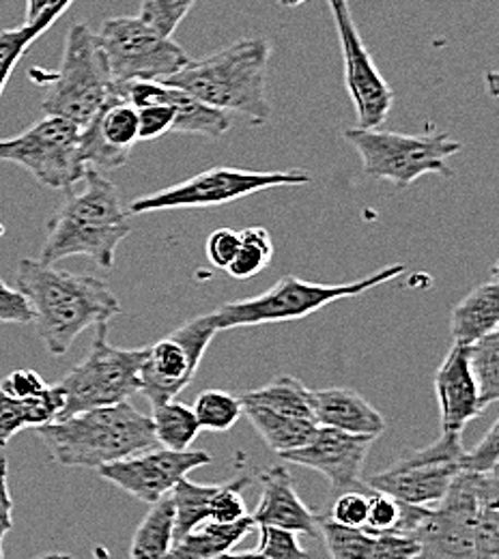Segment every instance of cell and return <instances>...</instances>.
<instances>
[{
  "mask_svg": "<svg viewBox=\"0 0 499 559\" xmlns=\"http://www.w3.org/2000/svg\"><path fill=\"white\" fill-rule=\"evenodd\" d=\"M15 284L33 310L44 347L57 357L72 349L88 328L108 325L121 314V304L104 280L61 272L37 259L17 263Z\"/></svg>",
  "mask_w": 499,
  "mask_h": 559,
  "instance_id": "cell-1",
  "label": "cell"
},
{
  "mask_svg": "<svg viewBox=\"0 0 499 559\" xmlns=\"http://www.w3.org/2000/svg\"><path fill=\"white\" fill-rule=\"evenodd\" d=\"M84 188L72 194L48 222L39 263L57 265L70 257H86L102 270H112L119 246L130 237V213L121 194L102 173L86 170Z\"/></svg>",
  "mask_w": 499,
  "mask_h": 559,
  "instance_id": "cell-2",
  "label": "cell"
},
{
  "mask_svg": "<svg viewBox=\"0 0 499 559\" xmlns=\"http://www.w3.org/2000/svg\"><path fill=\"white\" fill-rule=\"evenodd\" d=\"M270 57L272 46L268 39H239L205 59L190 61L166 84L186 91L215 110L241 115L250 123L263 126L272 117L268 99Z\"/></svg>",
  "mask_w": 499,
  "mask_h": 559,
  "instance_id": "cell-3",
  "label": "cell"
},
{
  "mask_svg": "<svg viewBox=\"0 0 499 559\" xmlns=\"http://www.w3.org/2000/svg\"><path fill=\"white\" fill-rule=\"evenodd\" d=\"M63 467L99 469L155 448L151 418L130 403L97 407L37 428Z\"/></svg>",
  "mask_w": 499,
  "mask_h": 559,
  "instance_id": "cell-4",
  "label": "cell"
},
{
  "mask_svg": "<svg viewBox=\"0 0 499 559\" xmlns=\"http://www.w3.org/2000/svg\"><path fill=\"white\" fill-rule=\"evenodd\" d=\"M403 274H405V265L399 263V265H388L366 278L345 282V284H319V282H308L297 276H285L265 293L248 299L228 301L215 308L210 314L214 319L217 334L237 330V328H257L268 323L299 321L323 310L334 301L357 297Z\"/></svg>",
  "mask_w": 499,
  "mask_h": 559,
  "instance_id": "cell-5",
  "label": "cell"
},
{
  "mask_svg": "<svg viewBox=\"0 0 499 559\" xmlns=\"http://www.w3.org/2000/svg\"><path fill=\"white\" fill-rule=\"evenodd\" d=\"M115 97L117 84L108 73L95 33L84 22H75L68 31L61 68L52 73L41 110L46 117L66 119L84 130Z\"/></svg>",
  "mask_w": 499,
  "mask_h": 559,
  "instance_id": "cell-6",
  "label": "cell"
},
{
  "mask_svg": "<svg viewBox=\"0 0 499 559\" xmlns=\"http://www.w3.org/2000/svg\"><path fill=\"white\" fill-rule=\"evenodd\" d=\"M345 140L361 159L364 175L375 181H390L399 190L412 188L425 175L452 177L450 157L461 151V142L443 132L437 134H399L385 130H345Z\"/></svg>",
  "mask_w": 499,
  "mask_h": 559,
  "instance_id": "cell-7",
  "label": "cell"
},
{
  "mask_svg": "<svg viewBox=\"0 0 499 559\" xmlns=\"http://www.w3.org/2000/svg\"><path fill=\"white\" fill-rule=\"evenodd\" d=\"M144 357L146 347H112L108 343V325H97L86 357L57 383L66 399L59 419L72 418L75 414L97 407L128 403L132 396L141 394Z\"/></svg>",
  "mask_w": 499,
  "mask_h": 559,
  "instance_id": "cell-8",
  "label": "cell"
},
{
  "mask_svg": "<svg viewBox=\"0 0 499 559\" xmlns=\"http://www.w3.org/2000/svg\"><path fill=\"white\" fill-rule=\"evenodd\" d=\"M306 183H310V175L304 170H246L233 166H215L177 186L134 199L128 213L144 215L155 211L219 207L272 188Z\"/></svg>",
  "mask_w": 499,
  "mask_h": 559,
  "instance_id": "cell-9",
  "label": "cell"
},
{
  "mask_svg": "<svg viewBox=\"0 0 499 559\" xmlns=\"http://www.w3.org/2000/svg\"><path fill=\"white\" fill-rule=\"evenodd\" d=\"M99 52L117 86L128 82H166L192 59L175 41L136 17H110L95 33Z\"/></svg>",
  "mask_w": 499,
  "mask_h": 559,
  "instance_id": "cell-10",
  "label": "cell"
},
{
  "mask_svg": "<svg viewBox=\"0 0 499 559\" xmlns=\"http://www.w3.org/2000/svg\"><path fill=\"white\" fill-rule=\"evenodd\" d=\"M80 128L59 117H44L13 139L0 140V159L28 170L50 190H70L86 175Z\"/></svg>",
  "mask_w": 499,
  "mask_h": 559,
  "instance_id": "cell-11",
  "label": "cell"
},
{
  "mask_svg": "<svg viewBox=\"0 0 499 559\" xmlns=\"http://www.w3.org/2000/svg\"><path fill=\"white\" fill-rule=\"evenodd\" d=\"M461 437L459 432H441L427 448L399 454L385 472L375 474L366 485L409 506H437L461 474Z\"/></svg>",
  "mask_w": 499,
  "mask_h": 559,
  "instance_id": "cell-12",
  "label": "cell"
},
{
  "mask_svg": "<svg viewBox=\"0 0 499 559\" xmlns=\"http://www.w3.org/2000/svg\"><path fill=\"white\" fill-rule=\"evenodd\" d=\"M489 476L461 472L443 499L425 510L409 534L420 547L414 559H476L474 525Z\"/></svg>",
  "mask_w": 499,
  "mask_h": 559,
  "instance_id": "cell-13",
  "label": "cell"
},
{
  "mask_svg": "<svg viewBox=\"0 0 499 559\" xmlns=\"http://www.w3.org/2000/svg\"><path fill=\"white\" fill-rule=\"evenodd\" d=\"M212 314H199L146 347L141 368V394L151 405L175 401L197 377V370L215 338Z\"/></svg>",
  "mask_w": 499,
  "mask_h": 559,
  "instance_id": "cell-14",
  "label": "cell"
},
{
  "mask_svg": "<svg viewBox=\"0 0 499 559\" xmlns=\"http://www.w3.org/2000/svg\"><path fill=\"white\" fill-rule=\"evenodd\" d=\"M328 2L341 41L347 93L356 106L357 128L379 130L388 121L394 106V91L381 71L377 70L372 55L361 41L349 0Z\"/></svg>",
  "mask_w": 499,
  "mask_h": 559,
  "instance_id": "cell-15",
  "label": "cell"
},
{
  "mask_svg": "<svg viewBox=\"0 0 499 559\" xmlns=\"http://www.w3.org/2000/svg\"><path fill=\"white\" fill-rule=\"evenodd\" d=\"M212 463V454L203 450H166L151 448L130 459L99 467V476L115 485L117 489L141 499L144 503H155L170 495L190 472Z\"/></svg>",
  "mask_w": 499,
  "mask_h": 559,
  "instance_id": "cell-16",
  "label": "cell"
},
{
  "mask_svg": "<svg viewBox=\"0 0 499 559\" xmlns=\"http://www.w3.org/2000/svg\"><path fill=\"white\" fill-rule=\"evenodd\" d=\"M372 443L375 437L319 426L304 448L286 452L283 459L293 465L319 472L332 489L347 492L361 485V469Z\"/></svg>",
  "mask_w": 499,
  "mask_h": 559,
  "instance_id": "cell-17",
  "label": "cell"
},
{
  "mask_svg": "<svg viewBox=\"0 0 499 559\" xmlns=\"http://www.w3.org/2000/svg\"><path fill=\"white\" fill-rule=\"evenodd\" d=\"M136 142H141L136 108L121 97L110 99L104 110L80 132L86 168L102 175L126 166Z\"/></svg>",
  "mask_w": 499,
  "mask_h": 559,
  "instance_id": "cell-18",
  "label": "cell"
},
{
  "mask_svg": "<svg viewBox=\"0 0 499 559\" xmlns=\"http://www.w3.org/2000/svg\"><path fill=\"white\" fill-rule=\"evenodd\" d=\"M435 394L439 403L441 432L463 435L472 419L480 418L485 407L478 399V388L470 372L467 347L452 345L435 374Z\"/></svg>",
  "mask_w": 499,
  "mask_h": 559,
  "instance_id": "cell-19",
  "label": "cell"
},
{
  "mask_svg": "<svg viewBox=\"0 0 499 559\" xmlns=\"http://www.w3.org/2000/svg\"><path fill=\"white\" fill-rule=\"evenodd\" d=\"M261 499L250 514L254 525L281 527L293 534L319 538L321 514L312 512L297 495L290 472L285 465L270 467L261 474Z\"/></svg>",
  "mask_w": 499,
  "mask_h": 559,
  "instance_id": "cell-20",
  "label": "cell"
},
{
  "mask_svg": "<svg viewBox=\"0 0 499 559\" xmlns=\"http://www.w3.org/2000/svg\"><path fill=\"white\" fill-rule=\"evenodd\" d=\"M310 409L314 424L323 428L375 439L385 430V418L349 388L310 390Z\"/></svg>",
  "mask_w": 499,
  "mask_h": 559,
  "instance_id": "cell-21",
  "label": "cell"
},
{
  "mask_svg": "<svg viewBox=\"0 0 499 559\" xmlns=\"http://www.w3.org/2000/svg\"><path fill=\"white\" fill-rule=\"evenodd\" d=\"M499 328L498 270L494 267L491 278L474 286L450 314L452 345L470 347Z\"/></svg>",
  "mask_w": 499,
  "mask_h": 559,
  "instance_id": "cell-22",
  "label": "cell"
},
{
  "mask_svg": "<svg viewBox=\"0 0 499 559\" xmlns=\"http://www.w3.org/2000/svg\"><path fill=\"white\" fill-rule=\"evenodd\" d=\"M252 516H243L237 523L219 525V523H203L194 532L175 540L166 559H215L228 551L237 543H241L254 530Z\"/></svg>",
  "mask_w": 499,
  "mask_h": 559,
  "instance_id": "cell-23",
  "label": "cell"
},
{
  "mask_svg": "<svg viewBox=\"0 0 499 559\" xmlns=\"http://www.w3.org/2000/svg\"><path fill=\"white\" fill-rule=\"evenodd\" d=\"M241 412L261 435L265 445L278 456L304 448L319 428L312 419L290 418L254 405H241Z\"/></svg>",
  "mask_w": 499,
  "mask_h": 559,
  "instance_id": "cell-24",
  "label": "cell"
},
{
  "mask_svg": "<svg viewBox=\"0 0 499 559\" xmlns=\"http://www.w3.org/2000/svg\"><path fill=\"white\" fill-rule=\"evenodd\" d=\"M168 102L175 108L173 134H190V136L217 140L222 139L233 126L230 115L215 110L212 106L199 102L197 97L170 84H168Z\"/></svg>",
  "mask_w": 499,
  "mask_h": 559,
  "instance_id": "cell-25",
  "label": "cell"
},
{
  "mask_svg": "<svg viewBox=\"0 0 499 559\" xmlns=\"http://www.w3.org/2000/svg\"><path fill=\"white\" fill-rule=\"evenodd\" d=\"M175 543V506L170 495L151 503L134 532L130 559H166Z\"/></svg>",
  "mask_w": 499,
  "mask_h": 559,
  "instance_id": "cell-26",
  "label": "cell"
},
{
  "mask_svg": "<svg viewBox=\"0 0 499 559\" xmlns=\"http://www.w3.org/2000/svg\"><path fill=\"white\" fill-rule=\"evenodd\" d=\"M241 405H254L270 409L274 414H283L290 418L312 419L310 409V388H306L299 379L283 374L274 381H270L263 388L250 390L239 396Z\"/></svg>",
  "mask_w": 499,
  "mask_h": 559,
  "instance_id": "cell-27",
  "label": "cell"
},
{
  "mask_svg": "<svg viewBox=\"0 0 499 559\" xmlns=\"http://www.w3.org/2000/svg\"><path fill=\"white\" fill-rule=\"evenodd\" d=\"M151 407H153L151 426H153L155 441L166 450H175V452L190 450V445L197 441L201 432V426L197 421L192 407L179 401H168Z\"/></svg>",
  "mask_w": 499,
  "mask_h": 559,
  "instance_id": "cell-28",
  "label": "cell"
},
{
  "mask_svg": "<svg viewBox=\"0 0 499 559\" xmlns=\"http://www.w3.org/2000/svg\"><path fill=\"white\" fill-rule=\"evenodd\" d=\"M219 487L222 485H197L190 478H183L170 490V499L175 506V540L194 532L203 523H210Z\"/></svg>",
  "mask_w": 499,
  "mask_h": 559,
  "instance_id": "cell-29",
  "label": "cell"
},
{
  "mask_svg": "<svg viewBox=\"0 0 499 559\" xmlns=\"http://www.w3.org/2000/svg\"><path fill=\"white\" fill-rule=\"evenodd\" d=\"M59 11H48L41 17L33 22H24L15 28L0 31V97L4 93L7 82L11 80L13 70L17 68L20 59L26 55V50L61 17Z\"/></svg>",
  "mask_w": 499,
  "mask_h": 559,
  "instance_id": "cell-30",
  "label": "cell"
},
{
  "mask_svg": "<svg viewBox=\"0 0 499 559\" xmlns=\"http://www.w3.org/2000/svg\"><path fill=\"white\" fill-rule=\"evenodd\" d=\"M467 364L478 388L480 405L487 409L499 399V330L467 347Z\"/></svg>",
  "mask_w": 499,
  "mask_h": 559,
  "instance_id": "cell-31",
  "label": "cell"
},
{
  "mask_svg": "<svg viewBox=\"0 0 499 559\" xmlns=\"http://www.w3.org/2000/svg\"><path fill=\"white\" fill-rule=\"evenodd\" d=\"M274 259V241L268 228L250 226L239 233V250L226 270L235 280H250L270 267Z\"/></svg>",
  "mask_w": 499,
  "mask_h": 559,
  "instance_id": "cell-32",
  "label": "cell"
},
{
  "mask_svg": "<svg viewBox=\"0 0 499 559\" xmlns=\"http://www.w3.org/2000/svg\"><path fill=\"white\" fill-rule=\"evenodd\" d=\"M499 474V472H498ZM498 474H491L476 514L474 547L476 559H499V483Z\"/></svg>",
  "mask_w": 499,
  "mask_h": 559,
  "instance_id": "cell-33",
  "label": "cell"
},
{
  "mask_svg": "<svg viewBox=\"0 0 499 559\" xmlns=\"http://www.w3.org/2000/svg\"><path fill=\"white\" fill-rule=\"evenodd\" d=\"M201 430L226 432L241 418L239 396H233L224 390H205L199 394L192 407Z\"/></svg>",
  "mask_w": 499,
  "mask_h": 559,
  "instance_id": "cell-34",
  "label": "cell"
},
{
  "mask_svg": "<svg viewBox=\"0 0 499 559\" xmlns=\"http://www.w3.org/2000/svg\"><path fill=\"white\" fill-rule=\"evenodd\" d=\"M319 536L332 559H366L375 540V534L338 525L330 516H321Z\"/></svg>",
  "mask_w": 499,
  "mask_h": 559,
  "instance_id": "cell-35",
  "label": "cell"
},
{
  "mask_svg": "<svg viewBox=\"0 0 499 559\" xmlns=\"http://www.w3.org/2000/svg\"><path fill=\"white\" fill-rule=\"evenodd\" d=\"M197 0H141L139 17L164 37H173Z\"/></svg>",
  "mask_w": 499,
  "mask_h": 559,
  "instance_id": "cell-36",
  "label": "cell"
},
{
  "mask_svg": "<svg viewBox=\"0 0 499 559\" xmlns=\"http://www.w3.org/2000/svg\"><path fill=\"white\" fill-rule=\"evenodd\" d=\"M499 424L494 421L487 430V435L472 448V450H463L461 459H459V467L465 474H478V476H487V474H496L498 472L499 461Z\"/></svg>",
  "mask_w": 499,
  "mask_h": 559,
  "instance_id": "cell-37",
  "label": "cell"
},
{
  "mask_svg": "<svg viewBox=\"0 0 499 559\" xmlns=\"http://www.w3.org/2000/svg\"><path fill=\"white\" fill-rule=\"evenodd\" d=\"M257 554L265 559H308L306 549L297 540V534L270 525H259Z\"/></svg>",
  "mask_w": 499,
  "mask_h": 559,
  "instance_id": "cell-38",
  "label": "cell"
},
{
  "mask_svg": "<svg viewBox=\"0 0 499 559\" xmlns=\"http://www.w3.org/2000/svg\"><path fill=\"white\" fill-rule=\"evenodd\" d=\"M399 521H401V501L375 490L368 497V519L364 530L368 534H394Z\"/></svg>",
  "mask_w": 499,
  "mask_h": 559,
  "instance_id": "cell-39",
  "label": "cell"
},
{
  "mask_svg": "<svg viewBox=\"0 0 499 559\" xmlns=\"http://www.w3.org/2000/svg\"><path fill=\"white\" fill-rule=\"evenodd\" d=\"M330 519L338 525L354 527V530H364L366 519H368V497L357 490H347L341 492V497L332 506Z\"/></svg>",
  "mask_w": 499,
  "mask_h": 559,
  "instance_id": "cell-40",
  "label": "cell"
},
{
  "mask_svg": "<svg viewBox=\"0 0 499 559\" xmlns=\"http://www.w3.org/2000/svg\"><path fill=\"white\" fill-rule=\"evenodd\" d=\"M46 388L48 383L41 379V374L28 368L13 370L0 381V392L13 401H31L39 396Z\"/></svg>",
  "mask_w": 499,
  "mask_h": 559,
  "instance_id": "cell-41",
  "label": "cell"
},
{
  "mask_svg": "<svg viewBox=\"0 0 499 559\" xmlns=\"http://www.w3.org/2000/svg\"><path fill=\"white\" fill-rule=\"evenodd\" d=\"M420 547L412 536L401 534H375L370 554L366 559H414Z\"/></svg>",
  "mask_w": 499,
  "mask_h": 559,
  "instance_id": "cell-42",
  "label": "cell"
},
{
  "mask_svg": "<svg viewBox=\"0 0 499 559\" xmlns=\"http://www.w3.org/2000/svg\"><path fill=\"white\" fill-rule=\"evenodd\" d=\"M237 250H239V233L233 228H217L210 235L205 246L210 263L215 270H222V272L230 267Z\"/></svg>",
  "mask_w": 499,
  "mask_h": 559,
  "instance_id": "cell-43",
  "label": "cell"
},
{
  "mask_svg": "<svg viewBox=\"0 0 499 559\" xmlns=\"http://www.w3.org/2000/svg\"><path fill=\"white\" fill-rule=\"evenodd\" d=\"M31 321H33V310L26 297L17 288H11L4 280H0V323L24 325Z\"/></svg>",
  "mask_w": 499,
  "mask_h": 559,
  "instance_id": "cell-44",
  "label": "cell"
},
{
  "mask_svg": "<svg viewBox=\"0 0 499 559\" xmlns=\"http://www.w3.org/2000/svg\"><path fill=\"white\" fill-rule=\"evenodd\" d=\"M24 428H28L24 403L13 401L0 392V450L7 448L9 441Z\"/></svg>",
  "mask_w": 499,
  "mask_h": 559,
  "instance_id": "cell-45",
  "label": "cell"
},
{
  "mask_svg": "<svg viewBox=\"0 0 499 559\" xmlns=\"http://www.w3.org/2000/svg\"><path fill=\"white\" fill-rule=\"evenodd\" d=\"M11 530H13V499L9 490V463L4 456H0V559H4L2 543Z\"/></svg>",
  "mask_w": 499,
  "mask_h": 559,
  "instance_id": "cell-46",
  "label": "cell"
},
{
  "mask_svg": "<svg viewBox=\"0 0 499 559\" xmlns=\"http://www.w3.org/2000/svg\"><path fill=\"white\" fill-rule=\"evenodd\" d=\"M73 0H26V22L41 17L48 11L66 13Z\"/></svg>",
  "mask_w": 499,
  "mask_h": 559,
  "instance_id": "cell-47",
  "label": "cell"
},
{
  "mask_svg": "<svg viewBox=\"0 0 499 559\" xmlns=\"http://www.w3.org/2000/svg\"><path fill=\"white\" fill-rule=\"evenodd\" d=\"M215 559H265L263 556H259L257 551H241V554H235V551H228L224 556Z\"/></svg>",
  "mask_w": 499,
  "mask_h": 559,
  "instance_id": "cell-48",
  "label": "cell"
},
{
  "mask_svg": "<svg viewBox=\"0 0 499 559\" xmlns=\"http://www.w3.org/2000/svg\"><path fill=\"white\" fill-rule=\"evenodd\" d=\"M35 559H73L72 556H68V554H44V556H39V558Z\"/></svg>",
  "mask_w": 499,
  "mask_h": 559,
  "instance_id": "cell-49",
  "label": "cell"
},
{
  "mask_svg": "<svg viewBox=\"0 0 499 559\" xmlns=\"http://www.w3.org/2000/svg\"><path fill=\"white\" fill-rule=\"evenodd\" d=\"M285 7L288 9H295V7H299V4H304V2H308V0H281Z\"/></svg>",
  "mask_w": 499,
  "mask_h": 559,
  "instance_id": "cell-50",
  "label": "cell"
}]
</instances>
